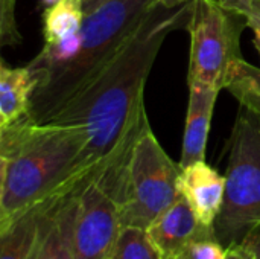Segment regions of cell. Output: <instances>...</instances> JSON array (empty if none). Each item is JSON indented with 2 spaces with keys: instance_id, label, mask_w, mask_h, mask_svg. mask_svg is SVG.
Instances as JSON below:
<instances>
[{
  "instance_id": "277c9868",
  "label": "cell",
  "mask_w": 260,
  "mask_h": 259,
  "mask_svg": "<svg viewBox=\"0 0 260 259\" xmlns=\"http://www.w3.org/2000/svg\"><path fill=\"white\" fill-rule=\"evenodd\" d=\"M180 172V163L163 150L145 111L93 180L117 203L122 227L148 229L178 198Z\"/></svg>"
},
{
  "instance_id": "ba28073f",
  "label": "cell",
  "mask_w": 260,
  "mask_h": 259,
  "mask_svg": "<svg viewBox=\"0 0 260 259\" xmlns=\"http://www.w3.org/2000/svg\"><path fill=\"white\" fill-rule=\"evenodd\" d=\"M81 183L82 180L41 202L38 238L32 259H75L73 231Z\"/></svg>"
},
{
  "instance_id": "6da1fadb",
  "label": "cell",
  "mask_w": 260,
  "mask_h": 259,
  "mask_svg": "<svg viewBox=\"0 0 260 259\" xmlns=\"http://www.w3.org/2000/svg\"><path fill=\"white\" fill-rule=\"evenodd\" d=\"M192 8L193 0L178 8L157 3L105 70L52 119L85 128L90 176L116 153L146 111L145 87L154 61L165 38L187 26Z\"/></svg>"
},
{
  "instance_id": "5bb4252c",
  "label": "cell",
  "mask_w": 260,
  "mask_h": 259,
  "mask_svg": "<svg viewBox=\"0 0 260 259\" xmlns=\"http://www.w3.org/2000/svg\"><path fill=\"white\" fill-rule=\"evenodd\" d=\"M85 20L82 0H59L44 9L43 35L44 44H56L81 32Z\"/></svg>"
},
{
  "instance_id": "2e32d148",
  "label": "cell",
  "mask_w": 260,
  "mask_h": 259,
  "mask_svg": "<svg viewBox=\"0 0 260 259\" xmlns=\"http://www.w3.org/2000/svg\"><path fill=\"white\" fill-rule=\"evenodd\" d=\"M241 104L260 118V67L241 60L225 87Z\"/></svg>"
},
{
  "instance_id": "44dd1931",
  "label": "cell",
  "mask_w": 260,
  "mask_h": 259,
  "mask_svg": "<svg viewBox=\"0 0 260 259\" xmlns=\"http://www.w3.org/2000/svg\"><path fill=\"white\" fill-rule=\"evenodd\" d=\"M244 241L251 247V250H253L254 255H256V259H260V227L251 231V232L244 238Z\"/></svg>"
},
{
  "instance_id": "e0dca14e",
  "label": "cell",
  "mask_w": 260,
  "mask_h": 259,
  "mask_svg": "<svg viewBox=\"0 0 260 259\" xmlns=\"http://www.w3.org/2000/svg\"><path fill=\"white\" fill-rule=\"evenodd\" d=\"M225 247L216 237L200 238L187 244L174 259H222Z\"/></svg>"
},
{
  "instance_id": "ffe728a7",
  "label": "cell",
  "mask_w": 260,
  "mask_h": 259,
  "mask_svg": "<svg viewBox=\"0 0 260 259\" xmlns=\"http://www.w3.org/2000/svg\"><path fill=\"white\" fill-rule=\"evenodd\" d=\"M233 11L242 14L245 20H260V0H242Z\"/></svg>"
},
{
  "instance_id": "d6986e66",
  "label": "cell",
  "mask_w": 260,
  "mask_h": 259,
  "mask_svg": "<svg viewBox=\"0 0 260 259\" xmlns=\"http://www.w3.org/2000/svg\"><path fill=\"white\" fill-rule=\"evenodd\" d=\"M222 259H256V255L245 241H241L225 247Z\"/></svg>"
},
{
  "instance_id": "603a6c76",
  "label": "cell",
  "mask_w": 260,
  "mask_h": 259,
  "mask_svg": "<svg viewBox=\"0 0 260 259\" xmlns=\"http://www.w3.org/2000/svg\"><path fill=\"white\" fill-rule=\"evenodd\" d=\"M247 24L254 34L253 43H254V46H256V49H257L260 55V20H247Z\"/></svg>"
},
{
  "instance_id": "ac0fdd59",
  "label": "cell",
  "mask_w": 260,
  "mask_h": 259,
  "mask_svg": "<svg viewBox=\"0 0 260 259\" xmlns=\"http://www.w3.org/2000/svg\"><path fill=\"white\" fill-rule=\"evenodd\" d=\"M15 2L0 0V46H17L21 43V34L15 21Z\"/></svg>"
},
{
  "instance_id": "30bf717a",
  "label": "cell",
  "mask_w": 260,
  "mask_h": 259,
  "mask_svg": "<svg viewBox=\"0 0 260 259\" xmlns=\"http://www.w3.org/2000/svg\"><path fill=\"white\" fill-rule=\"evenodd\" d=\"M178 192L187 200L198 220L215 227L225 195V176H221L206 160L181 168Z\"/></svg>"
},
{
  "instance_id": "3957f363",
  "label": "cell",
  "mask_w": 260,
  "mask_h": 259,
  "mask_svg": "<svg viewBox=\"0 0 260 259\" xmlns=\"http://www.w3.org/2000/svg\"><path fill=\"white\" fill-rule=\"evenodd\" d=\"M155 5V0H113L85 17L81 47L73 58L53 66L29 63L38 75V84L27 118L38 124L52 121L105 70Z\"/></svg>"
},
{
  "instance_id": "8fae6325",
  "label": "cell",
  "mask_w": 260,
  "mask_h": 259,
  "mask_svg": "<svg viewBox=\"0 0 260 259\" xmlns=\"http://www.w3.org/2000/svg\"><path fill=\"white\" fill-rule=\"evenodd\" d=\"M219 89L190 82L189 84V105L186 116V127L183 134V147L180 166L186 168L192 163L206 160V148L213 118L215 104Z\"/></svg>"
},
{
  "instance_id": "9a60e30c",
  "label": "cell",
  "mask_w": 260,
  "mask_h": 259,
  "mask_svg": "<svg viewBox=\"0 0 260 259\" xmlns=\"http://www.w3.org/2000/svg\"><path fill=\"white\" fill-rule=\"evenodd\" d=\"M108 259H165L158 250L148 229L125 226L110 252Z\"/></svg>"
},
{
  "instance_id": "4fadbf2b",
  "label": "cell",
  "mask_w": 260,
  "mask_h": 259,
  "mask_svg": "<svg viewBox=\"0 0 260 259\" xmlns=\"http://www.w3.org/2000/svg\"><path fill=\"white\" fill-rule=\"evenodd\" d=\"M41 203L0 226V259H32L40 227Z\"/></svg>"
},
{
  "instance_id": "9c48e42d",
  "label": "cell",
  "mask_w": 260,
  "mask_h": 259,
  "mask_svg": "<svg viewBox=\"0 0 260 259\" xmlns=\"http://www.w3.org/2000/svg\"><path fill=\"white\" fill-rule=\"evenodd\" d=\"M148 232L165 259H174L195 240L216 237L215 227L204 226L181 194L149 224Z\"/></svg>"
},
{
  "instance_id": "5b68a950",
  "label": "cell",
  "mask_w": 260,
  "mask_h": 259,
  "mask_svg": "<svg viewBox=\"0 0 260 259\" xmlns=\"http://www.w3.org/2000/svg\"><path fill=\"white\" fill-rule=\"evenodd\" d=\"M260 227V118L241 107L230 137L225 195L215 234L224 247Z\"/></svg>"
},
{
  "instance_id": "7a4b0ae2",
  "label": "cell",
  "mask_w": 260,
  "mask_h": 259,
  "mask_svg": "<svg viewBox=\"0 0 260 259\" xmlns=\"http://www.w3.org/2000/svg\"><path fill=\"white\" fill-rule=\"evenodd\" d=\"M84 127L34 122L0 128V226L90 176Z\"/></svg>"
},
{
  "instance_id": "52a82bcc",
  "label": "cell",
  "mask_w": 260,
  "mask_h": 259,
  "mask_svg": "<svg viewBox=\"0 0 260 259\" xmlns=\"http://www.w3.org/2000/svg\"><path fill=\"white\" fill-rule=\"evenodd\" d=\"M122 229L117 203L88 176L78 189L75 259H108Z\"/></svg>"
},
{
  "instance_id": "d4e9b609",
  "label": "cell",
  "mask_w": 260,
  "mask_h": 259,
  "mask_svg": "<svg viewBox=\"0 0 260 259\" xmlns=\"http://www.w3.org/2000/svg\"><path fill=\"white\" fill-rule=\"evenodd\" d=\"M222 6H225V8H229V9H233L238 3H241L242 0H218Z\"/></svg>"
},
{
  "instance_id": "7c38bea8",
  "label": "cell",
  "mask_w": 260,
  "mask_h": 259,
  "mask_svg": "<svg viewBox=\"0 0 260 259\" xmlns=\"http://www.w3.org/2000/svg\"><path fill=\"white\" fill-rule=\"evenodd\" d=\"M38 84L35 69L0 64V128H6L29 114L32 95Z\"/></svg>"
},
{
  "instance_id": "cb8c5ba5",
  "label": "cell",
  "mask_w": 260,
  "mask_h": 259,
  "mask_svg": "<svg viewBox=\"0 0 260 259\" xmlns=\"http://www.w3.org/2000/svg\"><path fill=\"white\" fill-rule=\"evenodd\" d=\"M155 2L161 6H166V8H178V6H183L192 0H155Z\"/></svg>"
},
{
  "instance_id": "484cf974",
  "label": "cell",
  "mask_w": 260,
  "mask_h": 259,
  "mask_svg": "<svg viewBox=\"0 0 260 259\" xmlns=\"http://www.w3.org/2000/svg\"><path fill=\"white\" fill-rule=\"evenodd\" d=\"M41 2V5L43 6H46V8H49V6H52V5H55V3H58L59 0H40Z\"/></svg>"
},
{
  "instance_id": "8992f818",
  "label": "cell",
  "mask_w": 260,
  "mask_h": 259,
  "mask_svg": "<svg viewBox=\"0 0 260 259\" xmlns=\"http://www.w3.org/2000/svg\"><path fill=\"white\" fill-rule=\"evenodd\" d=\"M245 27H248L245 17L218 0H193L186 26L190 35L187 84L225 89L233 69L244 60L241 37Z\"/></svg>"
},
{
  "instance_id": "7402d4cb",
  "label": "cell",
  "mask_w": 260,
  "mask_h": 259,
  "mask_svg": "<svg viewBox=\"0 0 260 259\" xmlns=\"http://www.w3.org/2000/svg\"><path fill=\"white\" fill-rule=\"evenodd\" d=\"M113 0H82V5H84V11H85V17L90 15L91 12H94L96 9H99L101 6L110 3Z\"/></svg>"
}]
</instances>
